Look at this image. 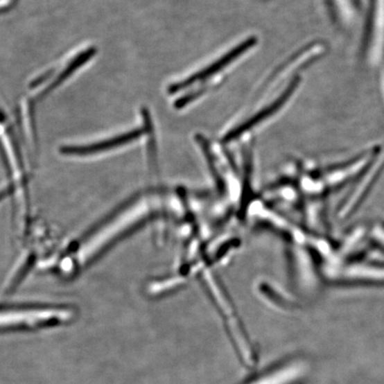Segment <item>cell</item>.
Listing matches in <instances>:
<instances>
[{
    "label": "cell",
    "mask_w": 384,
    "mask_h": 384,
    "mask_svg": "<svg viewBox=\"0 0 384 384\" xmlns=\"http://www.w3.org/2000/svg\"><path fill=\"white\" fill-rule=\"evenodd\" d=\"M143 131L141 129L129 132V133L121 135V137L112 138V139L102 141V143L87 146H70L62 148V152L69 155H88V154L96 153L112 149L113 147L122 146L129 141L137 139Z\"/></svg>",
    "instance_id": "8992f818"
},
{
    "label": "cell",
    "mask_w": 384,
    "mask_h": 384,
    "mask_svg": "<svg viewBox=\"0 0 384 384\" xmlns=\"http://www.w3.org/2000/svg\"><path fill=\"white\" fill-rule=\"evenodd\" d=\"M361 55L371 65L384 62V0H369Z\"/></svg>",
    "instance_id": "6da1fadb"
},
{
    "label": "cell",
    "mask_w": 384,
    "mask_h": 384,
    "mask_svg": "<svg viewBox=\"0 0 384 384\" xmlns=\"http://www.w3.org/2000/svg\"><path fill=\"white\" fill-rule=\"evenodd\" d=\"M256 43V37H250V39L244 41L243 43L239 44V45L236 46L235 49H233L232 51L226 53L222 58L217 60V61L213 62V64H211L209 67L204 69V70L200 72L192 75V76L189 77L187 80L172 85V86L168 88V92L170 94H175L178 92V91L191 86L192 84L196 83V82L207 80V78L222 70L223 68H225L226 66L237 59L239 55H243L245 52H247L248 49H250L251 47H253Z\"/></svg>",
    "instance_id": "7a4b0ae2"
},
{
    "label": "cell",
    "mask_w": 384,
    "mask_h": 384,
    "mask_svg": "<svg viewBox=\"0 0 384 384\" xmlns=\"http://www.w3.org/2000/svg\"><path fill=\"white\" fill-rule=\"evenodd\" d=\"M300 84L301 77L295 76L294 80L289 83L288 87L286 88L284 92L280 94L278 99L274 101L272 105L267 106L265 109L258 112L256 115L252 116L251 119L243 123V124L238 125L237 128L233 129L229 134L225 135V137L223 138V141H229L237 139V138L241 137L242 134H244L245 132L250 130V129L260 124L261 122L265 121V119L270 118V116L275 114V113L279 112V110L288 102L289 99L294 96L295 91L297 90Z\"/></svg>",
    "instance_id": "3957f363"
},
{
    "label": "cell",
    "mask_w": 384,
    "mask_h": 384,
    "mask_svg": "<svg viewBox=\"0 0 384 384\" xmlns=\"http://www.w3.org/2000/svg\"><path fill=\"white\" fill-rule=\"evenodd\" d=\"M384 166V159H381L378 154L367 166V171L364 173V178L360 182L358 187L355 189L354 193L349 196L348 200L342 207L340 216L342 217L348 216L351 213L354 212L358 204L360 203L362 198L367 194L368 189L370 188L373 182L376 181L377 176L381 173V170Z\"/></svg>",
    "instance_id": "5b68a950"
},
{
    "label": "cell",
    "mask_w": 384,
    "mask_h": 384,
    "mask_svg": "<svg viewBox=\"0 0 384 384\" xmlns=\"http://www.w3.org/2000/svg\"><path fill=\"white\" fill-rule=\"evenodd\" d=\"M333 272L336 279L351 282L384 283V266L370 263H349Z\"/></svg>",
    "instance_id": "277c9868"
},
{
    "label": "cell",
    "mask_w": 384,
    "mask_h": 384,
    "mask_svg": "<svg viewBox=\"0 0 384 384\" xmlns=\"http://www.w3.org/2000/svg\"><path fill=\"white\" fill-rule=\"evenodd\" d=\"M374 236L384 247V229L376 228L374 229Z\"/></svg>",
    "instance_id": "52a82bcc"
}]
</instances>
